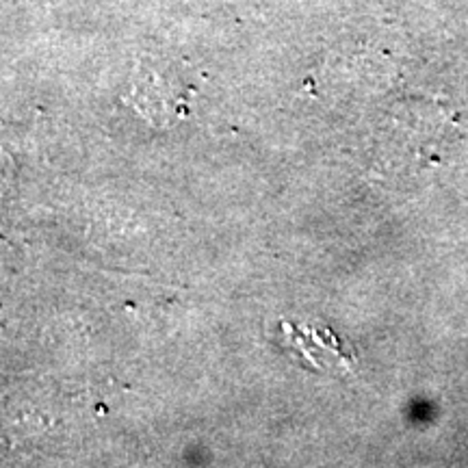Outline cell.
Wrapping results in <instances>:
<instances>
[{"instance_id":"1","label":"cell","mask_w":468,"mask_h":468,"mask_svg":"<svg viewBox=\"0 0 468 468\" xmlns=\"http://www.w3.org/2000/svg\"><path fill=\"white\" fill-rule=\"evenodd\" d=\"M134 102L152 120H163L178 107L172 80L156 69H145L134 80Z\"/></svg>"}]
</instances>
